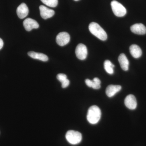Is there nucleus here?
<instances>
[{
  "mask_svg": "<svg viewBox=\"0 0 146 146\" xmlns=\"http://www.w3.org/2000/svg\"><path fill=\"white\" fill-rule=\"evenodd\" d=\"M101 117V111L96 106L89 108L87 115V119L89 123L95 124L99 121Z\"/></svg>",
  "mask_w": 146,
  "mask_h": 146,
  "instance_id": "nucleus-1",
  "label": "nucleus"
},
{
  "mask_svg": "<svg viewBox=\"0 0 146 146\" xmlns=\"http://www.w3.org/2000/svg\"><path fill=\"white\" fill-rule=\"evenodd\" d=\"M89 31L102 41H105L107 39V35L105 31L100 25L95 22H92L89 25Z\"/></svg>",
  "mask_w": 146,
  "mask_h": 146,
  "instance_id": "nucleus-2",
  "label": "nucleus"
},
{
  "mask_svg": "<svg viewBox=\"0 0 146 146\" xmlns=\"http://www.w3.org/2000/svg\"><path fill=\"white\" fill-rule=\"evenodd\" d=\"M65 137L70 143L74 145L79 143L82 139L81 133L74 130L68 131L66 133Z\"/></svg>",
  "mask_w": 146,
  "mask_h": 146,
  "instance_id": "nucleus-3",
  "label": "nucleus"
},
{
  "mask_svg": "<svg viewBox=\"0 0 146 146\" xmlns=\"http://www.w3.org/2000/svg\"><path fill=\"white\" fill-rule=\"evenodd\" d=\"M111 6L112 11L115 16L117 17H123L126 14L127 10L125 7L117 1H112Z\"/></svg>",
  "mask_w": 146,
  "mask_h": 146,
  "instance_id": "nucleus-4",
  "label": "nucleus"
},
{
  "mask_svg": "<svg viewBox=\"0 0 146 146\" xmlns=\"http://www.w3.org/2000/svg\"><path fill=\"white\" fill-rule=\"evenodd\" d=\"M75 53L78 59L81 60L86 59L88 54V51L86 46L83 44H79L76 48Z\"/></svg>",
  "mask_w": 146,
  "mask_h": 146,
  "instance_id": "nucleus-5",
  "label": "nucleus"
},
{
  "mask_svg": "<svg viewBox=\"0 0 146 146\" xmlns=\"http://www.w3.org/2000/svg\"><path fill=\"white\" fill-rule=\"evenodd\" d=\"M70 35L66 32H62L58 34L56 37V42L60 46H63L70 42Z\"/></svg>",
  "mask_w": 146,
  "mask_h": 146,
  "instance_id": "nucleus-6",
  "label": "nucleus"
},
{
  "mask_svg": "<svg viewBox=\"0 0 146 146\" xmlns=\"http://www.w3.org/2000/svg\"><path fill=\"white\" fill-rule=\"evenodd\" d=\"M23 26L26 30L30 31L33 29L39 27V25L36 21L31 18H27L23 22Z\"/></svg>",
  "mask_w": 146,
  "mask_h": 146,
  "instance_id": "nucleus-7",
  "label": "nucleus"
},
{
  "mask_svg": "<svg viewBox=\"0 0 146 146\" xmlns=\"http://www.w3.org/2000/svg\"><path fill=\"white\" fill-rule=\"evenodd\" d=\"M125 104L128 108L130 110H134L137 107V101L136 98L133 95H128L125 100Z\"/></svg>",
  "mask_w": 146,
  "mask_h": 146,
  "instance_id": "nucleus-8",
  "label": "nucleus"
},
{
  "mask_svg": "<svg viewBox=\"0 0 146 146\" xmlns=\"http://www.w3.org/2000/svg\"><path fill=\"white\" fill-rule=\"evenodd\" d=\"M39 10L41 17L45 20L51 18L54 15V11L47 8L44 5L39 6Z\"/></svg>",
  "mask_w": 146,
  "mask_h": 146,
  "instance_id": "nucleus-9",
  "label": "nucleus"
},
{
  "mask_svg": "<svg viewBox=\"0 0 146 146\" xmlns=\"http://www.w3.org/2000/svg\"><path fill=\"white\" fill-rule=\"evenodd\" d=\"M130 29L135 34L143 35L146 33V27L143 24H134L131 27Z\"/></svg>",
  "mask_w": 146,
  "mask_h": 146,
  "instance_id": "nucleus-10",
  "label": "nucleus"
},
{
  "mask_svg": "<svg viewBox=\"0 0 146 146\" xmlns=\"http://www.w3.org/2000/svg\"><path fill=\"white\" fill-rule=\"evenodd\" d=\"M17 14L21 19H23L27 16L29 12L28 7L25 3H22L17 9Z\"/></svg>",
  "mask_w": 146,
  "mask_h": 146,
  "instance_id": "nucleus-11",
  "label": "nucleus"
},
{
  "mask_svg": "<svg viewBox=\"0 0 146 146\" xmlns=\"http://www.w3.org/2000/svg\"><path fill=\"white\" fill-rule=\"evenodd\" d=\"M121 86L120 85L111 84L108 86L106 88V93L108 96L111 98L114 96L115 94L121 91Z\"/></svg>",
  "mask_w": 146,
  "mask_h": 146,
  "instance_id": "nucleus-12",
  "label": "nucleus"
},
{
  "mask_svg": "<svg viewBox=\"0 0 146 146\" xmlns=\"http://www.w3.org/2000/svg\"><path fill=\"white\" fill-rule=\"evenodd\" d=\"M118 60L123 70L127 71L128 70L129 62L124 54H121L118 58Z\"/></svg>",
  "mask_w": 146,
  "mask_h": 146,
  "instance_id": "nucleus-13",
  "label": "nucleus"
},
{
  "mask_svg": "<svg viewBox=\"0 0 146 146\" xmlns=\"http://www.w3.org/2000/svg\"><path fill=\"white\" fill-rule=\"evenodd\" d=\"M131 54L134 58H140L142 54V51L140 47L136 44L131 45L129 47Z\"/></svg>",
  "mask_w": 146,
  "mask_h": 146,
  "instance_id": "nucleus-14",
  "label": "nucleus"
},
{
  "mask_svg": "<svg viewBox=\"0 0 146 146\" xmlns=\"http://www.w3.org/2000/svg\"><path fill=\"white\" fill-rule=\"evenodd\" d=\"M29 56L32 58L34 59H38V60H42V61H48V58L47 56L44 54L41 53H38L35 52L33 51H31L28 53Z\"/></svg>",
  "mask_w": 146,
  "mask_h": 146,
  "instance_id": "nucleus-15",
  "label": "nucleus"
},
{
  "mask_svg": "<svg viewBox=\"0 0 146 146\" xmlns=\"http://www.w3.org/2000/svg\"><path fill=\"white\" fill-rule=\"evenodd\" d=\"M115 65H113L109 60H106L104 62L105 70L110 74H112L114 73V68Z\"/></svg>",
  "mask_w": 146,
  "mask_h": 146,
  "instance_id": "nucleus-16",
  "label": "nucleus"
},
{
  "mask_svg": "<svg viewBox=\"0 0 146 146\" xmlns=\"http://www.w3.org/2000/svg\"><path fill=\"white\" fill-rule=\"evenodd\" d=\"M43 3L50 7H55L58 3V0H41Z\"/></svg>",
  "mask_w": 146,
  "mask_h": 146,
  "instance_id": "nucleus-17",
  "label": "nucleus"
},
{
  "mask_svg": "<svg viewBox=\"0 0 146 146\" xmlns=\"http://www.w3.org/2000/svg\"><path fill=\"white\" fill-rule=\"evenodd\" d=\"M100 80L98 78H95L93 80V84H92V88L94 89H100L101 87Z\"/></svg>",
  "mask_w": 146,
  "mask_h": 146,
  "instance_id": "nucleus-18",
  "label": "nucleus"
},
{
  "mask_svg": "<svg viewBox=\"0 0 146 146\" xmlns=\"http://www.w3.org/2000/svg\"><path fill=\"white\" fill-rule=\"evenodd\" d=\"M57 79L61 83L63 81H65V80L67 79V76L65 74H58L57 76Z\"/></svg>",
  "mask_w": 146,
  "mask_h": 146,
  "instance_id": "nucleus-19",
  "label": "nucleus"
},
{
  "mask_svg": "<svg viewBox=\"0 0 146 146\" xmlns=\"http://www.w3.org/2000/svg\"><path fill=\"white\" fill-rule=\"evenodd\" d=\"M70 82L69 80L68 79L65 80V81H63V82H61L62 88H65L68 87V86H69V84H70Z\"/></svg>",
  "mask_w": 146,
  "mask_h": 146,
  "instance_id": "nucleus-20",
  "label": "nucleus"
},
{
  "mask_svg": "<svg viewBox=\"0 0 146 146\" xmlns=\"http://www.w3.org/2000/svg\"><path fill=\"white\" fill-rule=\"evenodd\" d=\"M85 82L87 86L89 87H92L93 80H91L89 79H87L85 80Z\"/></svg>",
  "mask_w": 146,
  "mask_h": 146,
  "instance_id": "nucleus-21",
  "label": "nucleus"
},
{
  "mask_svg": "<svg viewBox=\"0 0 146 146\" xmlns=\"http://www.w3.org/2000/svg\"><path fill=\"white\" fill-rule=\"evenodd\" d=\"M3 41L2 39H1V38H0V50H1L3 46Z\"/></svg>",
  "mask_w": 146,
  "mask_h": 146,
  "instance_id": "nucleus-22",
  "label": "nucleus"
},
{
  "mask_svg": "<svg viewBox=\"0 0 146 146\" xmlns=\"http://www.w3.org/2000/svg\"><path fill=\"white\" fill-rule=\"evenodd\" d=\"M74 1H79V0H74Z\"/></svg>",
  "mask_w": 146,
  "mask_h": 146,
  "instance_id": "nucleus-23",
  "label": "nucleus"
}]
</instances>
